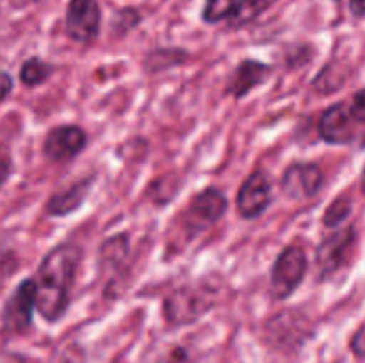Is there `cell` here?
<instances>
[{
    "label": "cell",
    "instance_id": "13",
    "mask_svg": "<svg viewBox=\"0 0 365 363\" xmlns=\"http://www.w3.org/2000/svg\"><path fill=\"white\" fill-rule=\"evenodd\" d=\"M91 185L93 178H86V180L77 182V184H73L71 187L53 194L52 198L48 199V203H46V212H48L50 216L63 217L75 212V210H78L82 203L86 201V198H88L89 191H91Z\"/></svg>",
    "mask_w": 365,
    "mask_h": 363
},
{
    "label": "cell",
    "instance_id": "11",
    "mask_svg": "<svg viewBox=\"0 0 365 363\" xmlns=\"http://www.w3.org/2000/svg\"><path fill=\"white\" fill-rule=\"evenodd\" d=\"M355 123L349 107L344 103H335L324 110L317 128L323 141H327L328 144L344 146L355 141Z\"/></svg>",
    "mask_w": 365,
    "mask_h": 363
},
{
    "label": "cell",
    "instance_id": "10",
    "mask_svg": "<svg viewBox=\"0 0 365 363\" xmlns=\"http://www.w3.org/2000/svg\"><path fill=\"white\" fill-rule=\"evenodd\" d=\"M88 144L86 132L81 127L64 125L48 132L43 144V152L53 162H68L75 159Z\"/></svg>",
    "mask_w": 365,
    "mask_h": 363
},
{
    "label": "cell",
    "instance_id": "24",
    "mask_svg": "<svg viewBox=\"0 0 365 363\" xmlns=\"http://www.w3.org/2000/svg\"><path fill=\"white\" fill-rule=\"evenodd\" d=\"M362 191L365 192V167H364V171H362Z\"/></svg>",
    "mask_w": 365,
    "mask_h": 363
},
{
    "label": "cell",
    "instance_id": "2",
    "mask_svg": "<svg viewBox=\"0 0 365 363\" xmlns=\"http://www.w3.org/2000/svg\"><path fill=\"white\" fill-rule=\"evenodd\" d=\"M214 306L212 292L203 287H180L164 299V317L173 326H187L202 319Z\"/></svg>",
    "mask_w": 365,
    "mask_h": 363
},
{
    "label": "cell",
    "instance_id": "19",
    "mask_svg": "<svg viewBox=\"0 0 365 363\" xmlns=\"http://www.w3.org/2000/svg\"><path fill=\"white\" fill-rule=\"evenodd\" d=\"M349 112H351L353 120L356 123L365 125V88L355 93L351 100V105H349Z\"/></svg>",
    "mask_w": 365,
    "mask_h": 363
},
{
    "label": "cell",
    "instance_id": "20",
    "mask_svg": "<svg viewBox=\"0 0 365 363\" xmlns=\"http://www.w3.org/2000/svg\"><path fill=\"white\" fill-rule=\"evenodd\" d=\"M351 349L356 356L365 358V324L355 333L351 340Z\"/></svg>",
    "mask_w": 365,
    "mask_h": 363
},
{
    "label": "cell",
    "instance_id": "14",
    "mask_svg": "<svg viewBox=\"0 0 365 363\" xmlns=\"http://www.w3.org/2000/svg\"><path fill=\"white\" fill-rule=\"evenodd\" d=\"M273 2L274 0H239L237 7H235V11L232 13V16L228 18L230 27L237 28L252 23V21L257 20V18H259Z\"/></svg>",
    "mask_w": 365,
    "mask_h": 363
},
{
    "label": "cell",
    "instance_id": "4",
    "mask_svg": "<svg viewBox=\"0 0 365 363\" xmlns=\"http://www.w3.org/2000/svg\"><path fill=\"white\" fill-rule=\"evenodd\" d=\"M227 198L223 192L216 187H209L196 194L192 201L189 203L187 210L184 214V226L189 235H196L205 231L214 223L221 219L227 212Z\"/></svg>",
    "mask_w": 365,
    "mask_h": 363
},
{
    "label": "cell",
    "instance_id": "22",
    "mask_svg": "<svg viewBox=\"0 0 365 363\" xmlns=\"http://www.w3.org/2000/svg\"><path fill=\"white\" fill-rule=\"evenodd\" d=\"M349 9L356 18L365 16V0H349Z\"/></svg>",
    "mask_w": 365,
    "mask_h": 363
},
{
    "label": "cell",
    "instance_id": "23",
    "mask_svg": "<svg viewBox=\"0 0 365 363\" xmlns=\"http://www.w3.org/2000/svg\"><path fill=\"white\" fill-rule=\"evenodd\" d=\"M7 177H9V164L6 160H0V187L7 180Z\"/></svg>",
    "mask_w": 365,
    "mask_h": 363
},
{
    "label": "cell",
    "instance_id": "6",
    "mask_svg": "<svg viewBox=\"0 0 365 363\" xmlns=\"http://www.w3.org/2000/svg\"><path fill=\"white\" fill-rule=\"evenodd\" d=\"M355 228L348 226L328 235L319 244L316 253V265L321 280H327L344 265L353 244H355Z\"/></svg>",
    "mask_w": 365,
    "mask_h": 363
},
{
    "label": "cell",
    "instance_id": "9",
    "mask_svg": "<svg viewBox=\"0 0 365 363\" xmlns=\"http://www.w3.org/2000/svg\"><path fill=\"white\" fill-rule=\"evenodd\" d=\"M271 203V184L264 171H255L246 178L237 194V210L242 219L262 216Z\"/></svg>",
    "mask_w": 365,
    "mask_h": 363
},
{
    "label": "cell",
    "instance_id": "16",
    "mask_svg": "<svg viewBox=\"0 0 365 363\" xmlns=\"http://www.w3.org/2000/svg\"><path fill=\"white\" fill-rule=\"evenodd\" d=\"M52 73V64L45 63V60H41L39 57H31V59H27L21 64L20 78L27 88H34V85L43 84Z\"/></svg>",
    "mask_w": 365,
    "mask_h": 363
},
{
    "label": "cell",
    "instance_id": "1",
    "mask_svg": "<svg viewBox=\"0 0 365 363\" xmlns=\"http://www.w3.org/2000/svg\"><path fill=\"white\" fill-rule=\"evenodd\" d=\"M81 248L63 242L46 253L38 269V301L36 308L43 319L57 322L70 305V290L81 263Z\"/></svg>",
    "mask_w": 365,
    "mask_h": 363
},
{
    "label": "cell",
    "instance_id": "7",
    "mask_svg": "<svg viewBox=\"0 0 365 363\" xmlns=\"http://www.w3.org/2000/svg\"><path fill=\"white\" fill-rule=\"evenodd\" d=\"M324 174L317 164L296 162L282 177V191L291 199H310L323 189Z\"/></svg>",
    "mask_w": 365,
    "mask_h": 363
},
{
    "label": "cell",
    "instance_id": "15",
    "mask_svg": "<svg viewBox=\"0 0 365 363\" xmlns=\"http://www.w3.org/2000/svg\"><path fill=\"white\" fill-rule=\"evenodd\" d=\"M128 255V237L127 235H116L106 241L100 249V263L103 269H109L110 265L116 267L123 263Z\"/></svg>",
    "mask_w": 365,
    "mask_h": 363
},
{
    "label": "cell",
    "instance_id": "21",
    "mask_svg": "<svg viewBox=\"0 0 365 363\" xmlns=\"http://www.w3.org/2000/svg\"><path fill=\"white\" fill-rule=\"evenodd\" d=\"M11 89H13V80L7 73H0V102L6 100V96L9 95Z\"/></svg>",
    "mask_w": 365,
    "mask_h": 363
},
{
    "label": "cell",
    "instance_id": "17",
    "mask_svg": "<svg viewBox=\"0 0 365 363\" xmlns=\"http://www.w3.org/2000/svg\"><path fill=\"white\" fill-rule=\"evenodd\" d=\"M351 210H353L351 198H348V196H339L335 201H331V205L328 206L327 212H324L323 216L324 226L334 228V226H339V224H342L349 216H351Z\"/></svg>",
    "mask_w": 365,
    "mask_h": 363
},
{
    "label": "cell",
    "instance_id": "18",
    "mask_svg": "<svg viewBox=\"0 0 365 363\" xmlns=\"http://www.w3.org/2000/svg\"><path fill=\"white\" fill-rule=\"evenodd\" d=\"M239 0H207L203 9V20L207 23H217V21L230 18L237 7Z\"/></svg>",
    "mask_w": 365,
    "mask_h": 363
},
{
    "label": "cell",
    "instance_id": "5",
    "mask_svg": "<svg viewBox=\"0 0 365 363\" xmlns=\"http://www.w3.org/2000/svg\"><path fill=\"white\" fill-rule=\"evenodd\" d=\"M38 301V283L31 278L21 281L2 310V324L11 333L25 331L32 322V312Z\"/></svg>",
    "mask_w": 365,
    "mask_h": 363
},
{
    "label": "cell",
    "instance_id": "12",
    "mask_svg": "<svg viewBox=\"0 0 365 363\" xmlns=\"http://www.w3.org/2000/svg\"><path fill=\"white\" fill-rule=\"evenodd\" d=\"M269 75L271 66H267V64L253 59L242 60V63L235 68L234 75L230 77V84H228L227 93L234 96V98H242V96L248 95L252 89L262 85Z\"/></svg>",
    "mask_w": 365,
    "mask_h": 363
},
{
    "label": "cell",
    "instance_id": "3",
    "mask_svg": "<svg viewBox=\"0 0 365 363\" xmlns=\"http://www.w3.org/2000/svg\"><path fill=\"white\" fill-rule=\"evenodd\" d=\"M309 260H307L305 249L299 246H287L278 255L277 262L273 263L269 278V294L277 301L291 298L296 288L302 285L307 274Z\"/></svg>",
    "mask_w": 365,
    "mask_h": 363
},
{
    "label": "cell",
    "instance_id": "8",
    "mask_svg": "<svg viewBox=\"0 0 365 363\" xmlns=\"http://www.w3.org/2000/svg\"><path fill=\"white\" fill-rule=\"evenodd\" d=\"M100 7L96 0H70L66 9V34L77 43H89L98 36Z\"/></svg>",
    "mask_w": 365,
    "mask_h": 363
}]
</instances>
